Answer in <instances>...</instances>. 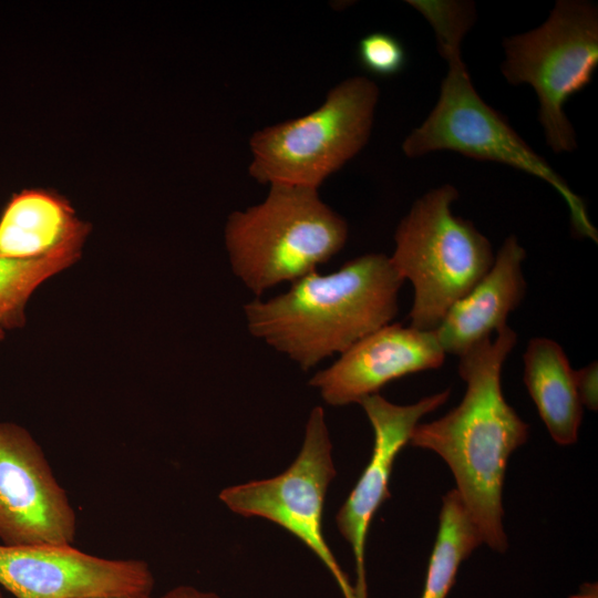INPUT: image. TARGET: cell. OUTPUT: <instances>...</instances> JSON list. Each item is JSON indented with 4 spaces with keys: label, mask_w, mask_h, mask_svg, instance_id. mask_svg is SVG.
<instances>
[{
    "label": "cell",
    "mask_w": 598,
    "mask_h": 598,
    "mask_svg": "<svg viewBox=\"0 0 598 598\" xmlns=\"http://www.w3.org/2000/svg\"><path fill=\"white\" fill-rule=\"evenodd\" d=\"M568 598H598L597 582H584L579 587V591Z\"/></svg>",
    "instance_id": "cell-21"
},
{
    "label": "cell",
    "mask_w": 598,
    "mask_h": 598,
    "mask_svg": "<svg viewBox=\"0 0 598 598\" xmlns=\"http://www.w3.org/2000/svg\"><path fill=\"white\" fill-rule=\"evenodd\" d=\"M347 238V221L317 189L279 184L261 203L233 212L225 226L231 269L257 298L317 271Z\"/></svg>",
    "instance_id": "cell-4"
},
{
    "label": "cell",
    "mask_w": 598,
    "mask_h": 598,
    "mask_svg": "<svg viewBox=\"0 0 598 598\" xmlns=\"http://www.w3.org/2000/svg\"><path fill=\"white\" fill-rule=\"evenodd\" d=\"M357 59L362 69L378 76H393L406 64V52L399 39L386 32H372L360 39Z\"/></svg>",
    "instance_id": "cell-18"
},
{
    "label": "cell",
    "mask_w": 598,
    "mask_h": 598,
    "mask_svg": "<svg viewBox=\"0 0 598 598\" xmlns=\"http://www.w3.org/2000/svg\"><path fill=\"white\" fill-rule=\"evenodd\" d=\"M89 226L58 195L44 190L16 194L0 217V259L79 258Z\"/></svg>",
    "instance_id": "cell-14"
},
{
    "label": "cell",
    "mask_w": 598,
    "mask_h": 598,
    "mask_svg": "<svg viewBox=\"0 0 598 598\" xmlns=\"http://www.w3.org/2000/svg\"><path fill=\"white\" fill-rule=\"evenodd\" d=\"M439 522L421 598H446L462 561L483 543L455 488L442 497Z\"/></svg>",
    "instance_id": "cell-16"
},
{
    "label": "cell",
    "mask_w": 598,
    "mask_h": 598,
    "mask_svg": "<svg viewBox=\"0 0 598 598\" xmlns=\"http://www.w3.org/2000/svg\"><path fill=\"white\" fill-rule=\"evenodd\" d=\"M3 329L0 328V340L3 338Z\"/></svg>",
    "instance_id": "cell-23"
},
{
    "label": "cell",
    "mask_w": 598,
    "mask_h": 598,
    "mask_svg": "<svg viewBox=\"0 0 598 598\" xmlns=\"http://www.w3.org/2000/svg\"><path fill=\"white\" fill-rule=\"evenodd\" d=\"M66 259H0V328L12 329L24 322L25 305L48 278L68 268Z\"/></svg>",
    "instance_id": "cell-17"
},
{
    "label": "cell",
    "mask_w": 598,
    "mask_h": 598,
    "mask_svg": "<svg viewBox=\"0 0 598 598\" xmlns=\"http://www.w3.org/2000/svg\"><path fill=\"white\" fill-rule=\"evenodd\" d=\"M0 598H4L3 595L1 594V591H0Z\"/></svg>",
    "instance_id": "cell-24"
},
{
    "label": "cell",
    "mask_w": 598,
    "mask_h": 598,
    "mask_svg": "<svg viewBox=\"0 0 598 598\" xmlns=\"http://www.w3.org/2000/svg\"><path fill=\"white\" fill-rule=\"evenodd\" d=\"M526 250L516 236H508L486 275L447 311L434 330L443 351L462 355L506 324L526 293L522 264Z\"/></svg>",
    "instance_id": "cell-13"
},
{
    "label": "cell",
    "mask_w": 598,
    "mask_h": 598,
    "mask_svg": "<svg viewBox=\"0 0 598 598\" xmlns=\"http://www.w3.org/2000/svg\"><path fill=\"white\" fill-rule=\"evenodd\" d=\"M91 598H153L151 594H126V595H113V596H101V597H91Z\"/></svg>",
    "instance_id": "cell-22"
},
{
    "label": "cell",
    "mask_w": 598,
    "mask_h": 598,
    "mask_svg": "<svg viewBox=\"0 0 598 598\" xmlns=\"http://www.w3.org/2000/svg\"><path fill=\"white\" fill-rule=\"evenodd\" d=\"M444 359L434 331L389 323L357 341L309 384L326 403L342 406L359 403L404 375L437 369Z\"/></svg>",
    "instance_id": "cell-12"
},
{
    "label": "cell",
    "mask_w": 598,
    "mask_h": 598,
    "mask_svg": "<svg viewBox=\"0 0 598 598\" xmlns=\"http://www.w3.org/2000/svg\"><path fill=\"white\" fill-rule=\"evenodd\" d=\"M378 100L370 79H346L309 114L256 131L248 174L260 184L318 190L368 143Z\"/></svg>",
    "instance_id": "cell-6"
},
{
    "label": "cell",
    "mask_w": 598,
    "mask_h": 598,
    "mask_svg": "<svg viewBox=\"0 0 598 598\" xmlns=\"http://www.w3.org/2000/svg\"><path fill=\"white\" fill-rule=\"evenodd\" d=\"M523 362V381L549 435L559 445L576 443L582 405L564 349L551 339L533 338Z\"/></svg>",
    "instance_id": "cell-15"
},
{
    "label": "cell",
    "mask_w": 598,
    "mask_h": 598,
    "mask_svg": "<svg viewBox=\"0 0 598 598\" xmlns=\"http://www.w3.org/2000/svg\"><path fill=\"white\" fill-rule=\"evenodd\" d=\"M450 392L446 389L409 405L394 404L379 393L359 402L373 429V451L369 464L336 516L338 529L350 544L354 556L355 598H368L364 563L367 535L374 514L391 495L389 481L394 460L409 443L419 421L443 405Z\"/></svg>",
    "instance_id": "cell-11"
},
{
    "label": "cell",
    "mask_w": 598,
    "mask_h": 598,
    "mask_svg": "<svg viewBox=\"0 0 598 598\" xmlns=\"http://www.w3.org/2000/svg\"><path fill=\"white\" fill-rule=\"evenodd\" d=\"M404 279L384 254H365L338 270L313 271L268 300L244 306L249 332L309 370L389 324Z\"/></svg>",
    "instance_id": "cell-2"
},
{
    "label": "cell",
    "mask_w": 598,
    "mask_h": 598,
    "mask_svg": "<svg viewBox=\"0 0 598 598\" xmlns=\"http://www.w3.org/2000/svg\"><path fill=\"white\" fill-rule=\"evenodd\" d=\"M576 385L581 405L591 411L598 406V368L597 362L575 371Z\"/></svg>",
    "instance_id": "cell-19"
},
{
    "label": "cell",
    "mask_w": 598,
    "mask_h": 598,
    "mask_svg": "<svg viewBox=\"0 0 598 598\" xmlns=\"http://www.w3.org/2000/svg\"><path fill=\"white\" fill-rule=\"evenodd\" d=\"M76 514L33 436L0 422V540L7 546L72 545Z\"/></svg>",
    "instance_id": "cell-9"
},
{
    "label": "cell",
    "mask_w": 598,
    "mask_h": 598,
    "mask_svg": "<svg viewBox=\"0 0 598 598\" xmlns=\"http://www.w3.org/2000/svg\"><path fill=\"white\" fill-rule=\"evenodd\" d=\"M154 582L140 559L103 558L72 545H0V586L14 598L151 594Z\"/></svg>",
    "instance_id": "cell-10"
},
{
    "label": "cell",
    "mask_w": 598,
    "mask_h": 598,
    "mask_svg": "<svg viewBox=\"0 0 598 598\" xmlns=\"http://www.w3.org/2000/svg\"><path fill=\"white\" fill-rule=\"evenodd\" d=\"M457 189L445 184L416 199L394 234L391 264L413 286L410 326L434 331L448 309L493 265L489 240L472 221L455 216Z\"/></svg>",
    "instance_id": "cell-5"
},
{
    "label": "cell",
    "mask_w": 598,
    "mask_h": 598,
    "mask_svg": "<svg viewBox=\"0 0 598 598\" xmlns=\"http://www.w3.org/2000/svg\"><path fill=\"white\" fill-rule=\"evenodd\" d=\"M324 412H310L301 450L281 474L227 487L219 499L234 513L266 518L307 545L336 579L344 598H355L353 587L322 534L328 486L336 476Z\"/></svg>",
    "instance_id": "cell-8"
},
{
    "label": "cell",
    "mask_w": 598,
    "mask_h": 598,
    "mask_svg": "<svg viewBox=\"0 0 598 598\" xmlns=\"http://www.w3.org/2000/svg\"><path fill=\"white\" fill-rule=\"evenodd\" d=\"M501 70L512 85L528 84L538 97V120L555 153L577 148L564 111L591 81L598 65V10L582 0H559L538 28L504 39Z\"/></svg>",
    "instance_id": "cell-7"
},
{
    "label": "cell",
    "mask_w": 598,
    "mask_h": 598,
    "mask_svg": "<svg viewBox=\"0 0 598 598\" xmlns=\"http://www.w3.org/2000/svg\"><path fill=\"white\" fill-rule=\"evenodd\" d=\"M431 24L439 52L447 62L439 100L404 140L402 151L411 158L452 151L464 156L509 165L549 184L565 200L574 233L598 243L586 204L567 182L538 155L476 92L461 54V43L476 17L470 1L409 0Z\"/></svg>",
    "instance_id": "cell-3"
},
{
    "label": "cell",
    "mask_w": 598,
    "mask_h": 598,
    "mask_svg": "<svg viewBox=\"0 0 598 598\" xmlns=\"http://www.w3.org/2000/svg\"><path fill=\"white\" fill-rule=\"evenodd\" d=\"M460 355L458 373L466 382L461 403L444 416L417 424L412 446L439 454L448 465L456 491L483 543L507 549L502 491L509 455L528 439V424L505 401L502 368L517 342L505 326Z\"/></svg>",
    "instance_id": "cell-1"
},
{
    "label": "cell",
    "mask_w": 598,
    "mask_h": 598,
    "mask_svg": "<svg viewBox=\"0 0 598 598\" xmlns=\"http://www.w3.org/2000/svg\"><path fill=\"white\" fill-rule=\"evenodd\" d=\"M161 598H221L213 591L199 590L189 585H181L164 594Z\"/></svg>",
    "instance_id": "cell-20"
}]
</instances>
